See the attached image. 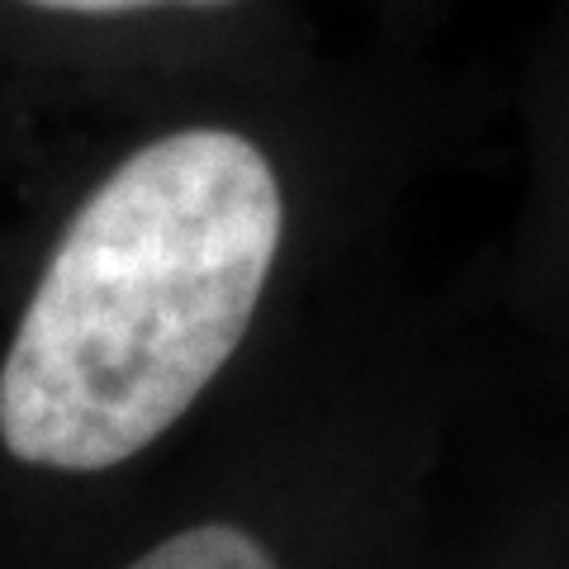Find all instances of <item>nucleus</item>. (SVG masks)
<instances>
[{
	"label": "nucleus",
	"instance_id": "obj_1",
	"mask_svg": "<svg viewBox=\"0 0 569 569\" xmlns=\"http://www.w3.org/2000/svg\"><path fill=\"white\" fill-rule=\"evenodd\" d=\"M389 318V309H385ZM380 318V328H385ZM380 328L370 332L376 347ZM413 328L389 361L380 389L403 361ZM366 347V356H370ZM356 366V380L366 370ZM447 356L418 370L389 418L370 422L376 399H351L309 422L252 427V489L238 503H213L148 541L119 569H418L432 537V479L441 475V403L427 389Z\"/></svg>",
	"mask_w": 569,
	"mask_h": 569
},
{
	"label": "nucleus",
	"instance_id": "obj_2",
	"mask_svg": "<svg viewBox=\"0 0 569 569\" xmlns=\"http://www.w3.org/2000/svg\"><path fill=\"white\" fill-rule=\"evenodd\" d=\"M527 186L508 238L503 299L569 361V0L550 14L527 86Z\"/></svg>",
	"mask_w": 569,
	"mask_h": 569
},
{
	"label": "nucleus",
	"instance_id": "obj_3",
	"mask_svg": "<svg viewBox=\"0 0 569 569\" xmlns=\"http://www.w3.org/2000/svg\"><path fill=\"white\" fill-rule=\"evenodd\" d=\"M43 20L77 24H171L213 62H280L313 52L305 0H6Z\"/></svg>",
	"mask_w": 569,
	"mask_h": 569
},
{
	"label": "nucleus",
	"instance_id": "obj_4",
	"mask_svg": "<svg viewBox=\"0 0 569 569\" xmlns=\"http://www.w3.org/2000/svg\"><path fill=\"white\" fill-rule=\"evenodd\" d=\"M418 569H447L432 550V537L422 546ZM466 569H569V498L560 503L546 493L541 503H527L498 546H485Z\"/></svg>",
	"mask_w": 569,
	"mask_h": 569
},
{
	"label": "nucleus",
	"instance_id": "obj_5",
	"mask_svg": "<svg viewBox=\"0 0 569 569\" xmlns=\"http://www.w3.org/2000/svg\"><path fill=\"white\" fill-rule=\"evenodd\" d=\"M389 6H395V14H403V6H418V0H389Z\"/></svg>",
	"mask_w": 569,
	"mask_h": 569
}]
</instances>
